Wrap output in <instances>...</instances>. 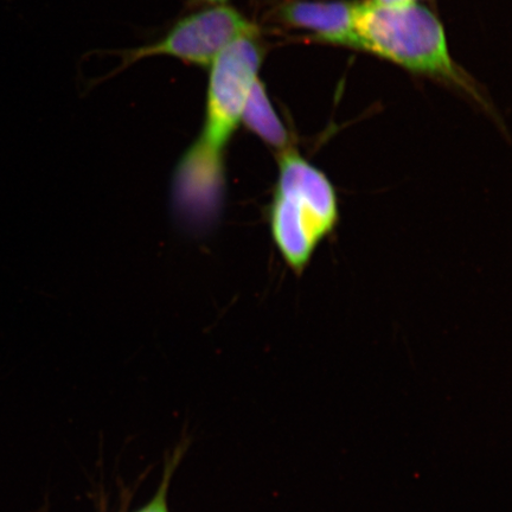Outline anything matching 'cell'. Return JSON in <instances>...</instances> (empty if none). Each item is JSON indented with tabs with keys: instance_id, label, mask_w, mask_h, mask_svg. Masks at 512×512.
<instances>
[{
	"instance_id": "1",
	"label": "cell",
	"mask_w": 512,
	"mask_h": 512,
	"mask_svg": "<svg viewBox=\"0 0 512 512\" xmlns=\"http://www.w3.org/2000/svg\"><path fill=\"white\" fill-rule=\"evenodd\" d=\"M262 55L258 35L246 36L210 64L203 130L179 160L172 185L174 206L185 214L209 217L221 211L224 151L241 123Z\"/></svg>"
},
{
	"instance_id": "2",
	"label": "cell",
	"mask_w": 512,
	"mask_h": 512,
	"mask_svg": "<svg viewBox=\"0 0 512 512\" xmlns=\"http://www.w3.org/2000/svg\"><path fill=\"white\" fill-rule=\"evenodd\" d=\"M279 174L268 208L275 247L288 267L302 273L339 220L337 191L325 172L293 147L280 151Z\"/></svg>"
},
{
	"instance_id": "3",
	"label": "cell",
	"mask_w": 512,
	"mask_h": 512,
	"mask_svg": "<svg viewBox=\"0 0 512 512\" xmlns=\"http://www.w3.org/2000/svg\"><path fill=\"white\" fill-rule=\"evenodd\" d=\"M354 28L360 49L412 72L465 85L451 59L443 24L426 6L357 3Z\"/></svg>"
},
{
	"instance_id": "4",
	"label": "cell",
	"mask_w": 512,
	"mask_h": 512,
	"mask_svg": "<svg viewBox=\"0 0 512 512\" xmlns=\"http://www.w3.org/2000/svg\"><path fill=\"white\" fill-rule=\"evenodd\" d=\"M254 35H258V28L238 10L226 4L210 6L181 19L162 40L132 50L126 62L170 56L195 66L210 67L230 44Z\"/></svg>"
},
{
	"instance_id": "5",
	"label": "cell",
	"mask_w": 512,
	"mask_h": 512,
	"mask_svg": "<svg viewBox=\"0 0 512 512\" xmlns=\"http://www.w3.org/2000/svg\"><path fill=\"white\" fill-rule=\"evenodd\" d=\"M356 4L344 0L291 2L280 9V18L292 27L312 31L320 41L360 49L354 28Z\"/></svg>"
},
{
	"instance_id": "6",
	"label": "cell",
	"mask_w": 512,
	"mask_h": 512,
	"mask_svg": "<svg viewBox=\"0 0 512 512\" xmlns=\"http://www.w3.org/2000/svg\"><path fill=\"white\" fill-rule=\"evenodd\" d=\"M241 123L279 152L291 147L290 134H288L283 121L275 113L264 83L259 79L255 81L251 93L248 95Z\"/></svg>"
},
{
	"instance_id": "7",
	"label": "cell",
	"mask_w": 512,
	"mask_h": 512,
	"mask_svg": "<svg viewBox=\"0 0 512 512\" xmlns=\"http://www.w3.org/2000/svg\"><path fill=\"white\" fill-rule=\"evenodd\" d=\"M172 469H174V467H172ZM172 469L171 471L165 473L164 482L162 486H160L156 497L153 498L152 501L146 505V507L137 512H169L168 504H166V492H168L169 478L171 476Z\"/></svg>"
},
{
	"instance_id": "8",
	"label": "cell",
	"mask_w": 512,
	"mask_h": 512,
	"mask_svg": "<svg viewBox=\"0 0 512 512\" xmlns=\"http://www.w3.org/2000/svg\"><path fill=\"white\" fill-rule=\"evenodd\" d=\"M375 4L382 6H401L415 2V0H371Z\"/></svg>"
},
{
	"instance_id": "9",
	"label": "cell",
	"mask_w": 512,
	"mask_h": 512,
	"mask_svg": "<svg viewBox=\"0 0 512 512\" xmlns=\"http://www.w3.org/2000/svg\"><path fill=\"white\" fill-rule=\"evenodd\" d=\"M192 2L196 4H204V5H224L227 3V0H192Z\"/></svg>"
}]
</instances>
